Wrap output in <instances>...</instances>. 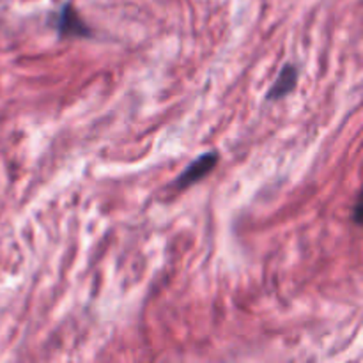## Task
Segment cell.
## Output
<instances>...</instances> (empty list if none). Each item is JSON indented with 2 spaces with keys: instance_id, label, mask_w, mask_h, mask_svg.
Instances as JSON below:
<instances>
[{
  "instance_id": "obj_1",
  "label": "cell",
  "mask_w": 363,
  "mask_h": 363,
  "mask_svg": "<svg viewBox=\"0 0 363 363\" xmlns=\"http://www.w3.org/2000/svg\"><path fill=\"white\" fill-rule=\"evenodd\" d=\"M218 160H220L218 152L215 151H209V152H204V155H201L195 162H191L190 165L183 170V174H179V176L176 177V181H174V188L184 190V188L191 186V184H197L202 177H206L213 169H215Z\"/></svg>"
},
{
  "instance_id": "obj_2",
  "label": "cell",
  "mask_w": 363,
  "mask_h": 363,
  "mask_svg": "<svg viewBox=\"0 0 363 363\" xmlns=\"http://www.w3.org/2000/svg\"><path fill=\"white\" fill-rule=\"evenodd\" d=\"M57 30H59L60 38H67V35H78V38H91L92 30L84 23L80 14L74 11L71 4L62 6L57 20Z\"/></svg>"
},
{
  "instance_id": "obj_3",
  "label": "cell",
  "mask_w": 363,
  "mask_h": 363,
  "mask_svg": "<svg viewBox=\"0 0 363 363\" xmlns=\"http://www.w3.org/2000/svg\"><path fill=\"white\" fill-rule=\"evenodd\" d=\"M296 82H298L296 66H294V64H286V66L282 67V71H280L277 82L272 85L268 94H266V99H268V101H277V99L286 98L289 92L294 91Z\"/></svg>"
}]
</instances>
